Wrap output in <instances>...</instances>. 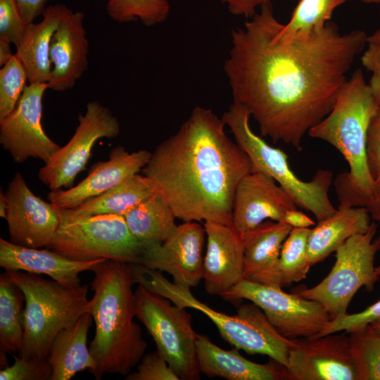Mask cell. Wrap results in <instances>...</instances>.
<instances>
[{"label":"cell","mask_w":380,"mask_h":380,"mask_svg":"<svg viewBox=\"0 0 380 380\" xmlns=\"http://www.w3.org/2000/svg\"><path fill=\"white\" fill-rule=\"evenodd\" d=\"M271 3L232 31L224 70L233 102L244 106L261 135L300 150L308 131L332 109L356 57L364 30L342 34L329 22L308 36L282 41Z\"/></svg>","instance_id":"obj_1"},{"label":"cell","mask_w":380,"mask_h":380,"mask_svg":"<svg viewBox=\"0 0 380 380\" xmlns=\"http://www.w3.org/2000/svg\"><path fill=\"white\" fill-rule=\"evenodd\" d=\"M225 127L211 109L196 106L142 170L184 222L232 224L236 189L251 163Z\"/></svg>","instance_id":"obj_2"},{"label":"cell","mask_w":380,"mask_h":380,"mask_svg":"<svg viewBox=\"0 0 380 380\" xmlns=\"http://www.w3.org/2000/svg\"><path fill=\"white\" fill-rule=\"evenodd\" d=\"M91 281L94 296L89 313L96 330L90 354L96 363L93 373L100 380L104 374L127 376L144 356L147 343L136 317L135 283L129 263L106 260L96 265Z\"/></svg>","instance_id":"obj_3"},{"label":"cell","mask_w":380,"mask_h":380,"mask_svg":"<svg viewBox=\"0 0 380 380\" xmlns=\"http://www.w3.org/2000/svg\"><path fill=\"white\" fill-rule=\"evenodd\" d=\"M378 108L362 71L357 69L342 87L331 111L308 132L335 147L349 165V172L335 182L338 208H366L372 198L374 180L367 161V137Z\"/></svg>","instance_id":"obj_4"},{"label":"cell","mask_w":380,"mask_h":380,"mask_svg":"<svg viewBox=\"0 0 380 380\" xmlns=\"http://www.w3.org/2000/svg\"><path fill=\"white\" fill-rule=\"evenodd\" d=\"M129 266L136 284L179 307L203 312L215 324L222 338L234 348L249 354L267 355L279 364L287 365L291 339L281 335L262 309L253 303L240 305L236 315H229L199 301L189 288L170 281L158 270L138 263Z\"/></svg>","instance_id":"obj_5"},{"label":"cell","mask_w":380,"mask_h":380,"mask_svg":"<svg viewBox=\"0 0 380 380\" xmlns=\"http://www.w3.org/2000/svg\"><path fill=\"white\" fill-rule=\"evenodd\" d=\"M23 293V341L18 355L45 359L57 334L89 312L88 285L70 288L33 273L5 270Z\"/></svg>","instance_id":"obj_6"},{"label":"cell","mask_w":380,"mask_h":380,"mask_svg":"<svg viewBox=\"0 0 380 380\" xmlns=\"http://www.w3.org/2000/svg\"><path fill=\"white\" fill-rule=\"evenodd\" d=\"M250 117L247 108L233 102L221 118L235 142L250 159L251 172H262L272 177L290 195L298 208L312 213L317 222L333 215L337 209L329 198L332 172L319 170L311 180L300 179L291 169L288 156L253 132L249 125Z\"/></svg>","instance_id":"obj_7"},{"label":"cell","mask_w":380,"mask_h":380,"mask_svg":"<svg viewBox=\"0 0 380 380\" xmlns=\"http://www.w3.org/2000/svg\"><path fill=\"white\" fill-rule=\"evenodd\" d=\"M134 296L136 317L145 326L157 350L180 379H200L198 334L192 327L191 315L141 284Z\"/></svg>","instance_id":"obj_8"},{"label":"cell","mask_w":380,"mask_h":380,"mask_svg":"<svg viewBox=\"0 0 380 380\" xmlns=\"http://www.w3.org/2000/svg\"><path fill=\"white\" fill-rule=\"evenodd\" d=\"M377 226L372 221L369 229L347 239L335 252L336 262L329 274L317 285L302 289L298 296L320 303L332 318L346 313L357 291H369L379 280L374 258L380 251V236L374 239Z\"/></svg>","instance_id":"obj_9"},{"label":"cell","mask_w":380,"mask_h":380,"mask_svg":"<svg viewBox=\"0 0 380 380\" xmlns=\"http://www.w3.org/2000/svg\"><path fill=\"white\" fill-rule=\"evenodd\" d=\"M49 247L75 260L104 258L125 263H138L144 248L119 215L61 218Z\"/></svg>","instance_id":"obj_10"},{"label":"cell","mask_w":380,"mask_h":380,"mask_svg":"<svg viewBox=\"0 0 380 380\" xmlns=\"http://www.w3.org/2000/svg\"><path fill=\"white\" fill-rule=\"evenodd\" d=\"M221 297L227 300L246 299L262 309L275 329L288 338H310L320 332L332 319L319 302L281 287L241 279Z\"/></svg>","instance_id":"obj_11"},{"label":"cell","mask_w":380,"mask_h":380,"mask_svg":"<svg viewBox=\"0 0 380 380\" xmlns=\"http://www.w3.org/2000/svg\"><path fill=\"white\" fill-rule=\"evenodd\" d=\"M79 124L69 141L61 146L38 172L39 179L51 191L72 186L86 166L92 148L101 138H115L120 133L118 118L98 101L86 105L78 117Z\"/></svg>","instance_id":"obj_12"},{"label":"cell","mask_w":380,"mask_h":380,"mask_svg":"<svg viewBox=\"0 0 380 380\" xmlns=\"http://www.w3.org/2000/svg\"><path fill=\"white\" fill-rule=\"evenodd\" d=\"M47 83L30 84L14 110L0 120V144L15 163L29 158L46 163L61 147L49 138L42 124Z\"/></svg>","instance_id":"obj_13"},{"label":"cell","mask_w":380,"mask_h":380,"mask_svg":"<svg viewBox=\"0 0 380 380\" xmlns=\"http://www.w3.org/2000/svg\"><path fill=\"white\" fill-rule=\"evenodd\" d=\"M291 339L286 380H357L349 333Z\"/></svg>","instance_id":"obj_14"},{"label":"cell","mask_w":380,"mask_h":380,"mask_svg":"<svg viewBox=\"0 0 380 380\" xmlns=\"http://www.w3.org/2000/svg\"><path fill=\"white\" fill-rule=\"evenodd\" d=\"M5 194L10 241L34 248L50 246L61 224L59 208L35 195L19 172Z\"/></svg>","instance_id":"obj_15"},{"label":"cell","mask_w":380,"mask_h":380,"mask_svg":"<svg viewBox=\"0 0 380 380\" xmlns=\"http://www.w3.org/2000/svg\"><path fill=\"white\" fill-rule=\"evenodd\" d=\"M205 232L196 222H184L164 241L144 246L139 264L170 274L176 284L196 287L203 276Z\"/></svg>","instance_id":"obj_16"},{"label":"cell","mask_w":380,"mask_h":380,"mask_svg":"<svg viewBox=\"0 0 380 380\" xmlns=\"http://www.w3.org/2000/svg\"><path fill=\"white\" fill-rule=\"evenodd\" d=\"M296 208L290 195L272 177L251 171L236 186L232 225L241 236L265 220L284 222L285 213Z\"/></svg>","instance_id":"obj_17"},{"label":"cell","mask_w":380,"mask_h":380,"mask_svg":"<svg viewBox=\"0 0 380 380\" xmlns=\"http://www.w3.org/2000/svg\"><path fill=\"white\" fill-rule=\"evenodd\" d=\"M151 152H128L123 146L111 149L109 158L94 164L88 175L68 189L51 191L47 199L58 208H72L97 196L127 180L148 164Z\"/></svg>","instance_id":"obj_18"},{"label":"cell","mask_w":380,"mask_h":380,"mask_svg":"<svg viewBox=\"0 0 380 380\" xmlns=\"http://www.w3.org/2000/svg\"><path fill=\"white\" fill-rule=\"evenodd\" d=\"M207 248L203 258L205 289L210 295L228 292L243 279V247L232 225L205 222Z\"/></svg>","instance_id":"obj_19"},{"label":"cell","mask_w":380,"mask_h":380,"mask_svg":"<svg viewBox=\"0 0 380 380\" xmlns=\"http://www.w3.org/2000/svg\"><path fill=\"white\" fill-rule=\"evenodd\" d=\"M84 14L69 8L54 32L50 46L52 69L49 89H72L88 68L89 42L84 26Z\"/></svg>","instance_id":"obj_20"},{"label":"cell","mask_w":380,"mask_h":380,"mask_svg":"<svg viewBox=\"0 0 380 380\" xmlns=\"http://www.w3.org/2000/svg\"><path fill=\"white\" fill-rule=\"evenodd\" d=\"M106 259L88 261L68 258L54 251L28 248L0 239V266L5 270H17L45 274L70 288L80 286L79 274L93 270Z\"/></svg>","instance_id":"obj_21"},{"label":"cell","mask_w":380,"mask_h":380,"mask_svg":"<svg viewBox=\"0 0 380 380\" xmlns=\"http://www.w3.org/2000/svg\"><path fill=\"white\" fill-rule=\"evenodd\" d=\"M291 229L285 222L265 221L241 236L243 247L244 279L282 287L280 253Z\"/></svg>","instance_id":"obj_22"},{"label":"cell","mask_w":380,"mask_h":380,"mask_svg":"<svg viewBox=\"0 0 380 380\" xmlns=\"http://www.w3.org/2000/svg\"><path fill=\"white\" fill-rule=\"evenodd\" d=\"M197 355L201 373L228 380L286 379V367L272 359L267 364L250 361L234 348L224 350L204 335L198 334Z\"/></svg>","instance_id":"obj_23"},{"label":"cell","mask_w":380,"mask_h":380,"mask_svg":"<svg viewBox=\"0 0 380 380\" xmlns=\"http://www.w3.org/2000/svg\"><path fill=\"white\" fill-rule=\"evenodd\" d=\"M69 8L62 4L46 7L42 20L27 25L16 46V54L26 71L30 84L48 83L52 64L50 58L51 39Z\"/></svg>","instance_id":"obj_24"},{"label":"cell","mask_w":380,"mask_h":380,"mask_svg":"<svg viewBox=\"0 0 380 380\" xmlns=\"http://www.w3.org/2000/svg\"><path fill=\"white\" fill-rule=\"evenodd\" d=\"M92 319L91 314L86 312L57 334L47 356L52 369L51 380H69L84 369L93 374L96 363L87 347Z\"/></svg>","instance_id":"obj_25"},{"label":"cell","mask_w":380,"mask_h":380,"mask_svg":"<svg viewBox=\"0 0 380 380\" xmlns=\"http://www.w3.org/2000/svg\"><path fill=\"white\" fill-rule=\"evenodd\" d=\"M371 223V216L365 207L338 208L333 215L317 222L308 238L311 266L336 251L352 236L366 232Z\"/></svg>","instance_id":"obj_26"},{"label":"cell","mask_w":380,"mask_h":380,"mask_svg":"<svg viewBox=\"0 0 380 380\" xmlns=\"http://www.w3.org/2000/svg\"><path fill=\"white\" fill-rule=\"evenodd\" d=\"M156 192L150 179L136 174L111 189L72 208H59L61 219L70 220L96 215H122Z\"/></svg>","instance_id":"obj_27"},{"label":"cell","mask_w":380,"mask_h":380,"mask_svg":"<svg viewBox=\"0 0 380 380\" xmlns=\"http://www.w3.org/2000/svg\"><path fill=\"white\" fill-rule=\"evenodd\" d=\"M123 217L131 233L143 247L162 243L177 227L175 213L158 192L130 208Z\"/></svg>","instance_id":"obj_28"},{"label":"cell","mask_w":380,"mask_h":380,"mask_svg":"<svg viewBox=\"0 0 380 380\" xmlns=\"http://www.w3.org/2000/svg\"><path fill=\"white\" fill-rule=\"evenodd\" d=\"M21 290L6 273L0 276V343L4 352L18 353L23 341Z\"/></svg>","instance_id":"obj_29"},{"label":"cell","mask_w":380,"mask_h":380,"mask_svg":"<svg viewBox=\"0 0 380 380\" xmlns=\"http://www.w3.org/2000/svg\"><path fill=\"white\" fill-rule=\"evenodd\" d=\"M346 0H299L288 23H281L276 37L289 41L323 28L334 11Z\"/></svg>","instance_id":"obj_30"},{"label":"cell","mask_w":380,"mask_h":380,"mask_svg":"<svg viewBox=\"0 0 380 380\" xmlns=\"http://www.w3.org/2000/svg\"><path fill=\"white\" fill-rule=\"evenodd\" d=\"M310 230V228H292L284 240L279 258L282 286L306 277L311 267L308 257Z\"/></svg>","instance_id":"obj_31"},{"label":"cell","mask_w":380,"mask_h":380,"mask_svg":"<svg viewBox=\"0 0 380 380\" xmlns=\"http://www.w3.org/2000/svg\"><path fill=\"white\" fill-rule=\"evenodd\" d=\"M108 16L119 23L141 21L151 27L167 20L170 11L169 0H108Z\"/></svg>","instance_id":"obj_32"},{"label":"cell","mask_w":380,"mask_h":380,"mask_svg":"<svg viewBox=\"0 0 380 380\" xmlns=\"http://www.w3.org/2000/svg\"><path fill=\"white\" fill-rule=\"evenodd\" d=\"M349 336L357 380H380V334L368 324Z\"/></svg>","instance_id":"obj_33"},{"label":"cell","mask_w":380,"mask_h":380,"mask_svg":"<svg viewBox=\"0 0 380 380\" xmlns=\"http://www.w3.org/2000/svg\"><path fill=\"white\" fill-rule=\"evenodd\" d=\"M28 81L25 68L14 53L0 70V120L15 108Z\"/></svg>","instance_id":"obj_34"},{"label":"cell","mask_w":380,"mask_h":380,"mask_svg":"<svg viewBox=\"0 0 380 380\" xmlns=\"http://www.w3.org/2000/svg\"><path fill=\"white\" fill-rule=\"evenodd\" d=\"M14 358L13 365L0 371L1 380H51L52 369L47 358Z\"/></svg>","instance_id":"obj_35"},{"label":"cell","mask_w":380,"mask_h":380,"mask_svg":"<svg viewBox=\"0 0 380 380\" xmlns=\"http://www.w3.org/2000/svg\"><path fill=\"white\" fill-rule=\"evenodd\" d=\"M378 319H380V300L358 313L348 314L346 312L333 317L322 330L313 337H319L342 331L349 333Z\"/></svg>","instance_id":"obj_36"},{"label":"cell","mask_w":380,"mask_h":380,"mask_svg":"<svg viewBox=\"0 0 380 380\" xmlns=\"http://www.w3.org/2000/svg\"><path fill=\"white\" fill-rule=\"evenodd\" d=\"M27 25L16 0H0V40L16 47Z\"/></svg>","instance_id":"obj_37"},{"label":"cell","mask_w":380,"mask_h":380,"mask_svg":"<svg viewBox=\"0 0 380 380\" xmlns=\"http://www.w3.org/2000/svg\"><path fill=\"white\" fill-rule=\"evenodd\" d=\"M125 380H180L166 360L158 351L144 355L137 365V369L130 372Z\"/></svg>","instance_id":"obj_38"},{"label":"cell","mask_w":380,"mask_h":380,"mask_svg":"<svg viewBox=\"0 0 380 380\" xmlns=\"http://www.w3.org/2000/svg\"><path fill=\"white\" fill-rule=\"evenodd\" d=\"M367 161L373 179L380 178V106L372 118L368 128Z\"/></svg>","instance_id":"obj_39"},{"label":"cell","mask_w":380,"mask_h":380,"mask_svg":"<svg viewBox=\"0 0 380 380\" xmlns=\"http://www.w3.org/2000/svg\"><path fill=\"white\" fill-rule=\"evenodd\" d=\"M362 65L371 72L369 86L373 96L380 106V44L367 43L361 56Z\"/></svg>","instance_id":"obj_40"},{"label":"cell","mask_w":380,"mask_h":380,"mask_svg":"<svg viewBox=\"0 0 380 380\" xmlns=\"http://www.w3.org/2000/svg\"><path fill=\"white\" fill-rule=\"evenodd\" d=\"M273 0H221L229 12L239 16L251 18L257 13V8L271 3Z\"/></svg>","instance_id":"obj_41"},{"label":"cell","mask_w":380,"mask_h":380,"mask_svg":"<svg viewBox=\"0 0 380 380\" xmlns=\"http://www.w3.org/2000/svg\"><path fill=\"white\" fill-rule=\"evenodd\" d=\"M47 0H16L25 22L28 24L42 15Z\"/></svg>","instance_id":"obj_42"},{"label":"cell","mask_w":380,"mask_h":380,"mask_svg":"<svg viewBox=\"0 0 380 380\" xmlns=\"http://www.w3.org/2000/svg\"><path fill=\"white\" fill-rule=\"evenodd\" d=\"M284 222L292 228H309L315 225V222L310 217L298 208L288 210L284 215Z\"/></svg>","instance_id":"obj_43"},{"label":"cell","mask_w":380,"mask_h":380,"mask_svg":"<svg viewBox=\"0 0 380 380\" xmlns=\"http://www.w3.org/2000/svg\"><path fill=\"white\" fill-rule=\"evenodd\" d=\"M366 208L371 218L380 223V178L374 180L373 194ZM376 273L380 277V265L376 267Z\"/></svg>","instance_id":"obj_44"},{"label":"cell","mask_w":380,"mask_h":380,"mask_svg":"<svg viewBox=\"0 0 380 380\" xmlns=\"http://www.w3.org/2000/svg\"><path fill=\"white\" fill-rule=\"evenodd\" d=\"M10 45V43L0 40V65L1 67L7 63L14 55Z\"/></svg>","instance_id":"obj_45"},{"label":"cell","mask_w":380,"mask_h":380,"mask_svg":"<svg viewBox=\"0 0 380 380\" xmlns=\"http://www.w3.org/2000/svg\"><path fill=\"white\" fill-rule=\"evenodd\" d=\"M8 208V203L6 194L0 191V216L6 219Z\"/></svg>","instance_id":"obj_46"},{"label":"cell","mask_w":380,"mask_h":380,"mask_svg":"<svg viewBox=\"0 0 380 380\" xmlns=\"http://www.w3.org/2000/svg\"><path fill=\"white\" fill-rule=\"evenodd\" d=\"M368 43L380 44V28L376 30L372 34L368 36Z\"/></svg>","instance_id":"obj_47"},{"label":"cell","mask_w":380,"mask_h":380,"mask_svg":"<svg viewBox=\"0 0 380 380\" xmlns=\"http://www.w3.org/2000/svg\"><path fill=\"white\" fill-rule=\"evenodd\" d=\"M369 325L376 332L380 334V319L370 323Z\"/></svg>","instance_id":"obj_48"},{"label":"cell","mask_w":380,"mask_h":380,"mask_svg":"<svg viewBox=\"0 0 380 380\" xmlns=\"http://www.w3.org/2000/svg\"><path fill=\"white\" fill-rule=\"evenodd\" d=\"M365 4H380V0H360Z\"/></svg>","instance_id":"obj_49"}]
</instances>
